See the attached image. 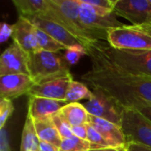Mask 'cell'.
Returning <instances> with one entry per match:
<instances>
[{
  "mask_svg": "<svg viewBox=\"0 0 151 151\" xmlns=\"http://www.w3.org/2000/svg\"><path fill=\"white\" fill-rule=\"evenodd\" d=\"M150 3H151V0H150Z\"/></svg>",
  "mask_w": 151,
  "mask_h": 151,
  "instance_id": "cell-36",
  "label": "cell"
},
{
  "mask_svg": "<svg viewBox=\"0 0 151 151\" xmlns=\"http://www.w3.org/2000/svg\"><path fill=\"white\" fill-rule=\"evenodd\" d=\"M49 9L40 18L54 21L80 40L85 49L98 41H107V33L92 29L81 19L77 0H48Z\"/></svg>",
  "mask_w": 151,
  "mask_h": 151,
  "instance_id": "cell-3",
  "label": "cell"
},
{
  "mask_svg": "<svg viewBox=\"0 0 151 151\" xmlns=\"http://www.w3.org/2000/svg\"><path fill=\"white\" fill-rule=\"evenodd\" d=\"M77 3L81 21L92 29L107 33L110 29L121 27L126 25L117 19V14L113 11L97 8L86 4L82 0H77Z\"/></svg>",
  "mask_w": 151,
  "mask_h": 151,
  "instance_id": "cell-7",
  "label": "cell"
},
{
  "mask_svg": "<svg viewBox=\"0 0 151 151\" xmlns=\"http://www.w3.org/2000/svg\"><path fill=\"white\" fill-rule=\"evenodd\" d=\"M69 103L65 100H54L43 97L29 96L27 114L34 119L50 118L58 113Z\"/></svg>",
  "mask_w": 151,
  "mask_h": 151,
  "instance_id": "cell-15",
  "label": "cell"
},
{
  "mask_svg": "<svg viewBox=\"0 0 151 151\" xmlns=\"http://www.w3.org/2000/svg\"><path fill=\"white\" fill-rule=\"evenodd\" d=\"M34 124L40 142H49L60 148L63 139L56 128L51 117L34 120Z\"/></svg>",
  "mask_w": 151,
  "mask_h": 151,
  "instance_id": "cell-17",
  "label": "cell"
},
{
  "mask_svg": "<svg viewBox=\"0 0 151 151\" xmlns=\"http://www.w3.org/2000/svg\"><path fill=\"white\" fill-rule=\"evenodd\" d=\"M137 111H139L146 119H148L151 122V105H144L140 106L138 108H135Z\"/></svg>",
  "mask_w": 151,
  "mask_h": 151,
  "instance_id": "cell-34",
  "label": "cell"
},
{
  "mask_svg": "<svg viewBox=\"0 0 151 151\" xmlns=\"http://www.w3.org/2000/svg\"><path fill=\"white\" fill-rule=\"evenodd\" d=\"M72 131H73V134L74 136L88 141V127H87V124L81 125V126H78V127H72Z\"/></svg>",
  "mask_w": 151,
  "mask_h": 151,
  "instance_id": "cell-31",
  "label": "cell"
},
{
  "mask_svg": "<svg viewBox=\"0 0 151 151\" xmlns=\"http://www.w3.org/2000/svg\"><path fill=\"white\" fill-rule=\"evenodd\" d=\"M93 95L94 92H92L85 83L73 80L68 87L65 101H67L69 104L78 103L79 101L83 99L89 100L93 96Z\"/></svg>",
  "mask_w": 151,
  "mask_h": 151,
  "instance_id": "cell-21",
  "label": "cell"
},
{
  "mask_svg": "<svg viewBox=\"0 0 151 151\" xmlns=\"http://www.w3.org/2000/svg\"><path fill=\"white\" fill-rule=\"evenodd\" d=\"M20 151H40V140L38 138L34 120L27 114L22 130Z\"/></svg>",
  "mask_w": 151,
  "mask_h": 151,
  "instance_id": "cell-20",
  "label": "cell"
},
{
  "mask_svg": "<svg viewBox=\"0 0 151 151\" xmlns=\"http://www.w3.org/2000/svg\"><path fill=\"white\" fill-rule=\"evenodd\" d=\"M86 50L87 56L94 57L116 70L151 79V50L114 49L103 41L91 43Z\"/></svg>",
  "mask_w": 151,
  "mask_h": 151,
  "instance_id": "cell-2",
  "label": "cell"
},
{
  "mask_svg": "<svg viewBox=\"0 0 151 151\" xmlns=\"http://www.w3.org/2000/svg\"><path fill=\"white\" fill-rule=\"evenodd\" d=\"M28 54L16 42H12L0 57V76L28 74Z\"/></svg>",
  "mask_w": 151,
  "mask_h": 151,
  "instance_id": "cell-10",
  "label": "cell"
},
{
  "mask_svg": "<svg viewBox=\"0 0 151 151\" xmlns=\"http://www.w3.org/2000/svg\"><path fill=\"white\" fill-rule=\"evenodd\" d=\"M58 113L71 127L88 123L89 114L84 105L79 103H71L66 104Z\"/></svg>",
  "mask_w": 151,
  "mask_h": 151,
  "instance_id": "cell-18",
  "label": "cell"
},
{
  "mask_svg": "<svg viewBox=\"0 0 151 151\" xmlns=\"http://www.w3.org/2000/svg\"><path fill=\"white\" fill-rule=\"evenodd\" d=\"M73 80V75L54 79L39 84H35L29 90V96L43 97L54 100H65L68 87Z\"/></svg>",
  "mask_w": 151,
  "mask_h": 151,
  "instance_id": "cell-13",
  "label": "cell"
},
{
  "mask_svg": "<svg viewBox=\"0 0 151 151\" xmlns=\"http://www.w3.org/2000/svg\"><path fill=\"white\" fill-rule=\"evenodd\" d=\"M107 42L114 49L151 50V26H127L110 29Z\"/></svg>",
  "mask_w": 151,
  "mask_h": 151,
  "instance_id": "cell-5",
  "label": "cell"
},
{
  "mask_svg": "<svg viewBox=\"0 0 151 151\" xmlns=\"http://www.w3.org/2000/svg\"><path fill=\"white\" fill-rule=\"evenodd\" d=\"M28 19L34 24V26L48 34L57 42L64 45L66 49L79 45H82L84 47L83 43L80 40H78L73 34H71L64 27L54 21H50L40 17H31Z\"/></svg>",
  "mask_w": 151,
  "mask_h": 151,
  "instance_id": "cell-14",
  "label": "cell"
},
{
  "mask_svg": "<svg viewBox=\"0 0 151 151\" xmlns=\"http://www.w3.org/2000/svg\"><path fill=\"white\" fill-rule=\"evenodd\" d=\"M19 17H41L49 9L48 0H12Z\"/></svg>",
  "mask_w": 151,
  "mask_h": 151,
  "instance_id": "cell-19",
  "label": "cell"
},
{
  "mask_svg": "<svg viewBox=\"0 0 151 151\" xmlns=\"http://www.w3.org/2000/svg\"><path fill=\"white\" fill-rule=\"evenodd\" d=\"M88 151H126V148H102V149H96V150H89Z\"/></svg>",
  "mask_w": 151,
  "mask_h": 151,
  "instance_id": "cell-35",
  "label": "cell"
},
{
  "mask_svg": "<svg viewBox=\"0 0 151 151\" xmlns=\"http://www.w3.org/2000/svg\"><path fill=\"white\" fill-rule=\"evenodd\" d=\"M35 35L38 42V45L41 50L50 51V52H59L61 50H66V48L50 36L45 32L35 27Z\"/></svg>",
  "mask_w": 151,
  "mask_h": 151,
  "instance_id": "cell-22",
  "label": "cell"
},
{
  "mask_svg": "<svg viewBox=\"0 0 151 151\" xmlns=\"http://www.w3.org/2000/svg\"><path fill=\"white\" fill-rule=\"evenodd\" d=\"M126 151H151L150 147L134 143V142H130L126 144Z\"/></svg>",
  "mask_w": 151,
  "mask_h": 151,
  "instance_id": "cell-32",
  "label": "cell"
},
{
  "mask_svg": "<svg viewBox=\"0 0 151 151\" xmlns=\"http://www.w3.org/2000/svg\"><path fill=\"white\" fill-rule=\"evenodd\" d=\"M87 127H88V141L90 144V150L111 147V145L104 139V137L97 132V130L94 127H92L90 124L88 123Z\"/></svg>",
  "mask_w": 151,
  "mask_h": 151,
  "instance_id": "cell-24",
  "label": "cell"
},
{
  "mask_svg": "<svg viewBox=\"0 0 151 151\" xmlns=\"http://www.w3.org/2000/svg\"><path fill=\"white\" fill-rule=\"evenodd\" d=\"M40 151H60V149L49 142H40Z\"/></svg>",
  "mask_w": 151,
  "mask_h": 151,
  "instance_id": "cell-33",
  "label": "cell"
},
{
  "mask_svg": "<svg viewBox=\"0 0 151 151\" xmlns=\"http://www.w3.org/2000/svg\"><path fill=\"white\" fill-rule=\"evenodd\" d=\"M0 151H12L8 131L2 128L0 132Z\"/></svg>",
  "mask_w": 151,
  "mask_h": 151,
  "instance_id": "cell-30",
  "label": "cell"
},
{
  "mask_svg": "<svg viewBox=\"0 0 151 151\" xmlns=\"http://www.w3.org/2000/svg\"><path fill=\"white\" fill-rule=\"evenodd\" d=\"M27 65L35 84L72 75L65 56L59 52L39 50L30 53Z\"/></svg>",
  "mask_w": 151,
  "mask_h": 151,
  "instance_id": "cell-4",
  "label": "cell"
},
{
  "mask_svg": "<svg viewBox=\"0 0 151 151\" xmlns=\"http://www.w3.org/2000/svg\"><path fill=\"white\" fill-rule=\"evenodd\" d=\"M52 120L55 124L56 128L58 129L61 138L64 139H68L73 136V131H72V127L62 119V117L59 115V113L55 114L54 116L51 117Z\"/></svg>",
  "mask_w": 151,
  "mask_h": 151,
  "instance_id": "cell-26",
  "label": "cell"
},
{
  "mask_svg": "<svg viewBox=\"0 0 151 151\" xmlns=\"http://www.w3.org/2000/svg\"><path fill=\"white\" fill-rule=\"evenodd\" d=\"M85 55H87V50L82 45L66 49L64 54L65 58L69 65H76L81 60V58Z\"/></svg>",
  "mask_w": 151,
  "mask_h": 151,
  "instance_id": "cell-25",
  "label": "cell"
},
{
  "mask_svg": "<svg viewBox=\"0 0 151 151\" xmlns=\"http://www.w3.org/2000/svg\"><path fill=\"white\" fill-rule=\"evenodd\" d=\"M12 33H13V25H10L5 22H3L0 27V42L2 43L5 42L10 37L12 36Z\"/></svg>",
  "mask_w": 151,
  "mask_h": 151,
  "instance_id": "cell-29",
  "label": "cell"
},
{
  "mask_svg": "<svg viewBox=\"0 0 151 151\" xmlns=\"http://www.w3.org/2000/svg\"><path fill=\"white\" fill-rule=\"evenodd\" d=\"M113 11L133 26H151L150 0H116Z\"/></svg>",
  "mask_w": 151,
  "mask_h": 151,
  "instance_id": "cell-8",
  "label": "cell"
},
{
  "mask_svg": "<svg viewBox=\"0 0 151 151\" xmlns=\"http://www.w3.org/2000/svg\"><path fill=\"white\" fill-rule=\"evenodd\" d=\"M82 1L88 4L96 6L97 8H102L111 11L114 10V5L116 2V0H82Z\"/></svg>",
  "mask_w": 151,
  "mask_h": 151,
  "instance_id": "cell-28",
  "label": "cell"
},
{
  "mask_svg": "<svg viewBox=\"0 0 151 151\" xmlns=\"http://www.w3.org/2000/svg\"><path fill=\"white\" fill-rule=\"evenodd\" d=\"M35 85L28 74H10L0 76V98L12 101L23 95H27Z\"/></svg>",
  "mask_w": 151,
  "mask_h": 151,
  "instance_id": "cell-11",
  "label": "cell"
},
{
  "mask_svg": "<svg viewBox=\"0 0 151 151\" xmlns=\"http://www.w3.org/2000/svg\"><path fill=\"white\" fill-rule=\"evenodd\" d=\"M12 38L27 54L41 50L35 35V27L27 18L19 17L13 24Z\"/></svg>",
  "mask_w": 151,
  "mask_h": 151,
  "instance_id": "cell-12",
  "label": "cell"
},
{
  "mask_svg": "<svg viewBox=\"0 0 151 151\" xmlns=\"http://www.w3.org/2000/svg\"><path fill=\"white\" fill-rule=\"evenodd\" d=\"M89 58L92 68L81 77L86 85L107 95L121 109L151 105V79L130 75L94 57Z\"/></svg>",
  "mask_w": 151,
  "mask_h": 151,
  "instance_id": "cell-1",
  "label": "cell"
},
{
  "mask_svg": "<svg viewBox=\"0 0 151 151\" xmlns=\"http://www.w3.org/2000/svg\"><path fill=\"white\" fill-rule=\"evenodd\" d=\"M60 151H88L90 144L88 141L73 136L68 139H64L60 145Z\"/></svg>",
  "mask_w": 151,
  "mask_h": 151,
  "instance_id": "cell-23",
  "label": "cell"
},
{
  "mask_svg": "<svg viewBox=\"0 0 151 151\" xmlns=\"http://www.w3.org/2000/svg\"><path fill=\"white\" fill-rule=\"evenodd\" d=\"M14 111V106L12 101L7 99H1L0 102V128H4V126L12 115Z\"/></svg>",
  "mask_w": 151,
  "mask_h": 151,
  "instance_id": "cell-27",
  "label": "cell"
},
{
  "mask_svg": "<svg viewBox=\"0 0 151 151\" xmlns=\"http://www.w3.org/2000/svg\"><path fill=\"white\" fill-rule=\"evenodd\" d=\"M93 96L83 105L88 114L120 126L122 109L107 95L93 90Z\"/></svg>",
  "mask_w": 151,
  "mask_h": 151,
  "instance_id": "cell-9",
  "label": "cell"
},
{
  "mask_svg": "<svg viewBox=\"0 0 151 151\" xmlns=\"http://www.w3.org/2000/svg\"><path fill=\"white\" fill-rule=\"evenodd\" d=\"M120 127L126 144L134 142L151 148V122L136 109H122Z\"/></svg>",
  "mask_w": 151,
  "mask_h": 151,
  "instance_id": "cell-6",
  "label": "cell"
},
{
  "mask_svg": "<svg viewBox=\"0 0 151 151\" xmlns=\"http://www.w3.org/2000/svg\"><path fill=\"white\" fill-rule=\"evenodd\" d=\"M88 124L94 127L104 139L113 148H125L126 140L120 126L89 115Z\"/></svg>",
  "mask_w": 151,
  "mask_h": 151,
  "instance_id": "cell-16",
  "label": "cell"
}]
</instances>
